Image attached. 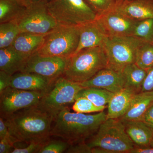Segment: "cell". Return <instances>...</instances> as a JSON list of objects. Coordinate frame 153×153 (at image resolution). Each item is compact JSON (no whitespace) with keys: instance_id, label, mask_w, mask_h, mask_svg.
Returning a JSON list of instances; mask_svg holds the SVG:
<instances>
[{"instance_id":"1","label":"cell","mask_w":153,"mask_h":153,"mask_svg":"<svg viewBox=\"0 0 153 153\" xmlns=\"http://www.w3.org/2000/svg\"><path fill=\"white\" fill-rule=\"evenodd\" d=\"M9 132L19 142L47 143L50 140L54 117L37 105L2 117Z\"/></svg>"},{"instance_id":"2","label":"cell","mask_w":153,"mask_h":153,"mask_svg":"<svg viewBox=\"0 0 153 153\" xmlns=\"http://www.w3.org/2000/svg\"><path fill=\"white\" fill-rule=\"evenodd\" d=\"M106 119L107 114L103 111L97 114H85L70 112L66 108L54 118L51 135L70 144L85 141L97 132Z\"/></svg>"},{"instance_id":"3","label":"cell","mask_w":153,"mask_h":153,"mask_svg":"<svg viewBox=\"0 0 153 153\" xmlns=\"http://www.w3.org/2000/svg\"><path fill=\"white\" fill-rule=\"evenodd\" d=\"M108 66L104 48L97 47L82 49L68 58L63 76L73 82H82Z\"/></svg>"},{"instance_id":"4","label":"cell","mask_w":153,"mask_h":153,"mask_svg":"<svg viewBox=\"0 0 153 153\" xmlns=\"http://www.w3.org/2000/svg\"><path fill=\"white\" fill-rule=\"evenodd\" d=\"M86 143L91 149L102 148L110 153H129L135 146L119 119H106Z\"/></svg>"},{"instance_id":"5","label":"cell","mask_w":153,"mask_h":153,"mask_svg":"<svg viewBox=\"0 0 153 153\" xmlns=\"http://www.w3.org/2000/svg\"><path fill=\"white\" fill-rule=\"evenodd\" d=\"M79 39L78 26L59 25L45 35L44 43L36 53L43 56L68 59L76 52Z\"/></svg>"},{"instance_id":"6","label":"cell","mask_w":153,"mask_h":153,"mask_svg":"<svg viewBox=\"0 0 153 153\" xmlns=\"http://www.w3.org/2000/svg\"><path fill=\"white\" fill-rule=\"evenodd\" d=\"M49 13L60 25L79 26L96 19L84 0H44Z\"/></svg>"},{"instance_id":"7","label":"cell","mask_w":153,"mask_h":153,"mask_svg":"<svg viewBox=\"0 0 153 153\" xmlns=\"http://www.w3.org/2000/svg\"><path fill=\"white\" fill-rule=\"evenodd\" d=\"M83 88L79 82L70 81L63 76H60L37 106L55 118L57 114L75 101L77 94Z\"/></svg>"},{"instance_id":"8","label":"cell","mask_w":153,"mask_h":153,"mask_svg":"<svg viewBox=\"0 0 153 153\" xmlns=\"http://www.w3.org/2000/svg\"><path fill=\"white\" fill-rule=\"evenodd\" d=\"M144 40L133 36L107 37L102 47L108 59V68L122 72L135 62L137 51Z\"/></svg>"},{"instance_id":"9","label":"cell","mask_w":153,"mask_h":153,"mask_svg":"<svg viewBox=\"0 0 153 153\" xmlns=\"http://www.w3.org/2000/svg\"><path fill=\"white\" fill-rule=\"evenodd\" d=\"M21 32L45 35L59 25L47 10L45 1L32 3L16 21Z\"/></svg>"},{"instance_id":"10","label":"cell","mask_w":153,"mask_h":153,"mask_svg":"<svg viewBox=\"0 0 153 153\" xmlns=\"http://www.w3.org/2000/svg\"><path fill=\"white\" fill-rule=\"evenodd\" d=\"M47 92L30 91L9 86L0 92L1 117H4L19 111L37 105Z\"/></svg>"},{"instance_id":"11","label":"cell","mask_w":153,"mask_h":153,"mask_svg":"<svg viewBox=\"0 0 153 153\" xmlns=\"http://www.w3.org/2000/svg\"><path fill=\"white\" fill-rule=\"evenodd\" d=\"M67 59L43 56L35 53L30 56L20 72L39 74L55 82L63 76Z\"/></svg>"},{"instance_id":"12","label":"cell","mask_w":153,"mask_h":153,"mask_svg":"<svg viewBox=\"0 0 153 153\" xmlns=\"http://www.w3.org/2000/svg\"><path fill=\"white\" fill-rule=\"evenodd\" d=\"M96 21L107 37L132 36L138 21L114 8L97 17Z\"/></svg>"},{"instance_id":"13","label":"cell","mask_w":153,"mask_h":153,"mask_svg":"<svg viewBox=\"0 0 153 153\" xmlns=\"http://www.w3.org/2000/svg\"><path fill=\"white\" fill-rule=\"evenodd\" d=\"M79 84L83 88H99L115 93L125 88V80L122 72L106 67Z\"/></svg>"},{"instance_id":"14","label":"cell","mask_w":153,"mask_h":153,"mask_svg":"<svg viewBox=\"0 0 153 153\" xmlns=\"http://www.w3.org/2000/svg\"><path fill=\"white\" fill-rule=\"evenodd\" d=\"M55 82L36 73L19 72L12 75L10 86L22 90L47 92Z\"/></svg>"},{"instance_id":"15","label":"cell","mask_w":153,"mask_h":153,"mask_svg":"<svg viewBox=\"0 0 153 153\" xmlns=\"http://www.w3.org/2000/svg\"><path fill=\"white\" fill-rule=\"evenodd\" d=\"M115 8L134 21L153 19V0H121Z\"/></svg>"},{"instance_id":"16","label":"cell","mask_w":153,"mask_h":153,"mask_svg":"<svg viewBox=\"0 0 153 153\" xmlns=\"http://www.w3.org/2000/svg\"><path fill=\"white\" fill-rule=\"evenodd\" d=\"M78 27L79 32V44L74 54L87 48L102 47L107 37L96 20L88 22Z\"/></svg>"},{"instance_id":"17","label":"cell","mask_w":153,"mask_h":153,"mask_svg":"<svg viewBox=\"0 0 153 153\" xmlns=\"http://www.w3.org/2000/svg\"><path fill=\"white\" fill-rule=\"evenodd\" d=\"M30 56L17 51L12 46L0 49V70L11 75L20 72Z\"/></svg>"},{"instance_id":"18","label":"cell","mask_w":153,"mask_h":153,"mask_svg":"<svg viewBox=\"0 0 153 153\" xmlns=\"http://www.w3.org/2000/svg\"><path fill=\"white\" fill-rule=\"evenodd\" d=\"M153 102V91L135 94L127 111L119 119L122 121L141 120Z\"/></svg>"},{"instance_id":"19","label":"cell","mask_w":153,"mask_h":153,"mask_svg":"<svg viewBox=\"0 0 153 153\" xmlns=\"http://www.w3.org/2000/svg\"><path fill=\"white\" fill-rule=\"evenodd\" d=\"M126 131L136 146H150L153 129L142 120L122 121Z\"/></svg>"},{"instance_id":"20","label":"cell","mask_w":153,"mask_h":153,"mask_svg":"<svg viewBox=\"0 0 153 153\" xmlns=\"http://www.w3.org/2000/svg\"><path fill=\"white\" fill-rule=\"evenodd\" d=\"M134 91L125 87L114 94L108 104L107 119H120L125 114L129 107Z\"/></svg>"},{"instance_id":"21","label":"cell","mask_w":153,"mask_h":153,"mask_svg":"<svg viewBox=\"0 0 153 153\" xmlns=\"http://www.w3.org/2000/svg\"><path fill=\"white\" fill-rule=\"evenodd\" d=\"M45 35L21 32L12 44L17 51L32 55L38 52L44 43Z\"/></svg>"},{"instance_id":"22","label":"cell","mask_w":153,"mask_h":153,"mask_svg":"<svg viewBox=\"0 0 153 153\" xmlns=\"http://www.w3.org/2000/svg\"><path fill=\"white\" fill-rule=\"evenodd\" d=\"M122 72L125 80V87L130 88L136 93L141 92L148 71L134 63L126 66Z\"/></svg>"},{"instance_id":"23","label":"cell","mask_w":153,"mask_h":153,"mask_svg":"<svg viewBox=\"0 0 153 153\" xmlns=\"http://www.w3.org/2000/svg\"><path fill=\"white\" fill-rule=\"evenodd\" d=\"M27 8L21 0H0V24L16 21Z\"/></svg>"},{"instance_id":"24","label":"cell","mask_w":153,"mask_h":153,"mask_svg":"<svg viewBox=\"0 0 153 153\" xmlns=\"http://www.w3.org/2000/svg\"><path fill=\"white\" fill-rule=\"evenodd\" d=\"M114 94V93L99 88H84L77 94L76 99L85 97L97 106H106Z\"/></svg>"},{"instance_id":"25","label":"cell","mask_w":153,"mask_h":153,"mask_svg":"<svg viewBox=\"0 0 153 153\" xmlns=\"http://www.w3.org/2000/svg\"><path fill=\"white\" fill-rule=\"evenodd\" d=\"M21 33L16 21L0 24V49L12 46Z\"/></svg>"},{"instance_id":"26","label":"cell","mask_w":153,"mask_h":153,"mask_svg":"<svg viewBox=\"0 0 153 153\" xmlns=\"http://www.w3.org/2000/svg\"><path fill=\"white\" fill-rule=\"evenodd\" d=\"M135 63L148 71L153 66V45L149 41H143L137 52Z\"/></svg>"},{"instance_id":"27","label":"cell","mask_w":153,"mask_h":153,"mask_svg":"<svg viewBox=\"0 0 153 153\" xmlns=\"http://www.w3.org/2000/svg\"><path fill=\"white\" fill-rule=\"evenodd\" d=\"M132 36L150 42L153 37V19L138 21Z\"/></svg>"},{"instance_id":"28","label":"cell","mask_w":153,"mask_h":153,"mask_svg":"<svg viewBox=\"0 0 153 153\" xmlns=\"http://www.w3.org/2000/svg\"><path fill=\"white\" fill-rule=\"evenodd\" d=\"M106 107V106H97L86 97H80L76 99L72 108L76 112L89 113L103 111Z\"/></svg>"},{"instance_id":"29","label":"cell","mask_w":153,"mask_h":153,"mask_svg":"<svg viewBox=\"0 0 153 153\" xmlns=\"http://www.w3.org/2000/svg\"><path fill=\"white\" fill-rule=\"evenodd\" d=\"M70 143L65 140H49L42 147L39 153H61L66 152Z\"/></svg>"},{"instance_id":"30","label":"cell","mask_w":153,"mask_h":153,"mask_svg":"<svg viewBox=\"0 0 153 153\" xmlns=\"http://www.w3.org/2000/svg\"><path fill=\"white\" fill-rule=\"evenodd\" d=\"M96 14L97 17L114 7V0H84Z\"/></svg>"},{"instance_id":"31","label":"cell","mask_w":153,"mask_h":153,"mask_svg":"<svg viewBox=\"0 0 153 153\" xmlns=\"http://www.w3.org/2000/svg\"><path fill=\"white\" fill-rule=\"evenodd\" d=\"M66 153H92L91 148L89 147L86 141L75 143L70 144Z\"/></svg>"},{"instance_id":"32","label":"cell","mask_w":153,"mask_h":153,"mask_svg":"<svg viewBox=\"0 0 153 153\" xmlns=\"http://www.w3.org/2000/svg\"><path fill=\"white\" fill-rule=\"evenodd\" d=\"M46 143L33 142L24 148H15L12 153H39V151Z\"/></svg>"},{"instance_id":"33","label":"cell","mask_w":153,"mask_h":153,"mask_svg":"<svg viewBox=\"0 0 153 153\" xmlns=\"http://www.w3.org/2000/svg\"><path fill=\"white\" fill-rule=\"evenodd\" d=\"M18 142L16 140L7 138L0 140V153H12L16 148L14 144Z\"/></svg>"},{"instance_id":"34","label":"cell","mask_w":153,"mask_h":153,"mask_svg":"<svg viewBox=\"0 0 153 153\" xmlns=\"http://www.w3.org/2000/svg\"><path fill=\"white\" fill-rule=\"evenodd\" d=\"M153 91V66L148 70L143 83L141 91Z\"/></svg>"},{"instance_id":"35","label":"cell","mask_w":153,"mask_h":153,"mask_svg":"<svg viewBox=\"0 0 153 153\" xmlns=\"http://www.w3.org/2000/svg\"><path fill=\"white\" fill-rule=\"evenodd\" d=\"M12 75L0 70V92L10 86Z\"/></svg>"},{"instance_id":"36","label":"cell","mask_w":153,"mask_h":153,"mask_svg":"<svg viewBox=\"0 0 153 153\" xmlns=\"http://www.w3.org/2000/svg\"><path fill=\"white\" fill-rule=\"evenodd\" d=\"M141 120L153 129V102L145 113Z\"/></svg>"},{"instance_id":"37","label":"cell","mask_w":153,"mask_h":153,"mask_svg":"<svg viewBox=\"0 0 153 153\" xmlns=\"http://www.w3.org/2000/svg\"><path fill=\"white\" fill-rule=\"evenodd\" d=\"M13 137L9 132L8 129L6 125L5 122L3 118H0V140L4 138H11Z\"/></svg>"},{"instance_id":"38","label":"cell","mask_w":153,"mask_h":153,"mask_svg":"<svg viewBox=\"0 0 153 153\" xmlns=\"http://www.w3.org/2000/svg\"><path fill=\"white\" fill-rule=\"evenodd\" d=\"M129 153H153V147L150 146L140 147L134 146Z\"/></svg>"},{"instance_id":"39","label":"cell","mask_w":153,"mask_h":153,"mask_svg":"<svg viewBox=\"0 0 153 153\" xmlns=\"http://www.w3.org/2000/svg\"><path fill=\"white\" fill-rule=\"evenodd\" d=\"M26 7H28L32 4V0H21Z\"/></svg>"},{"instance_id":"40","label":"cell","mask_w":153,"mask_h":153,"mask_svg":"<svg viewBox=\"0 0 153 153\" xmlns=\"http://www.w3.org/2000/svg\"><path fill=\"white\" fill-rule=\"evenodd\" d=\"M43 1H44V0H32V3H37Z\"/></svg>"},{"instance_id":"41","label":"cell","mask_w":153,"mask_h":153,"mask_svg":"<svg viewBox=\"0 0 153 153\" xmlns=\"http://www.w3.org/2000/svg\"><path fill=\"white\" fill-rule=\"evenodd\" d=\"M150 42H151V43H152V44L153 45V38H152V40H151V41H150Z\"/></svg>"},{"instance_id":"42","label":"cell","mask_w":153,"mask_h":153,"mask_svg":"<svg viewBox=\"0 0 153 153\" xmlns=\"http://www.w3.org/2000/svg\"><path fill=\"white\" fill-rule=\"evenodd\" d=\"M151 146L153 147V138L152 140V143H151Z\"/></svg>"},{"instance_id":"43","label":"cell","mask_w":153,"mask_h":153,"mask_svg":"<svg viewBox=\"0 0 153 153\" xmlns=\"http://www.w3.org/2000/svg\"><path fill=\"white\" fill-rule=\"evenodd\" d=\"M116 3L117 2L120 1H121V0H114Z\"/></svg>"}]
</instances>
